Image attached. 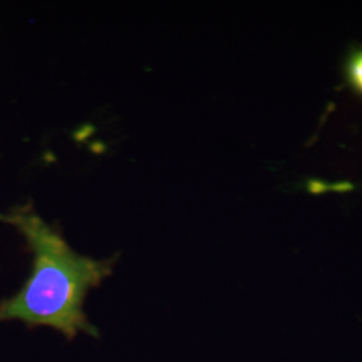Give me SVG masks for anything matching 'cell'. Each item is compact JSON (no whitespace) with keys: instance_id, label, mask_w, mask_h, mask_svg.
<instances>
[{"instance_id":"cell-2","label":"cell","mask_w":362,"mask_h":362,"mask_svg":"<svg viewBox=\"0 0 362 362\" xmlns=\"http://www.w3.org/2000/svg\"><path fill=\"white\" fill-rule=\"evenodd\" d=\"M350 76L354 85L362 90V52L357 54L350 65Z\"/></svg>"},{"instance_id":"cell-1","label":"cell","mask_w":362,"mask_h":362,"mask_svg":"<svg viewBox=\"0 0 362 362\" xmlns=\"http://www.w3.org/2000/svg\"><path fill=\"white\" fill-rule=\"evenodd\" d=\"M0 221L18 228L34 255L26 284L0 302V324L21 321L28 327H50L69 341L78 334L98 338L83 305L91 288L112 274L115 259L78 254L30 206L0 214Z\"/></svg>"}]
</instances>
